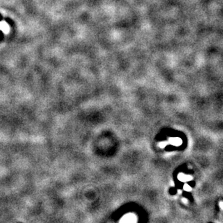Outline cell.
<instances>
[{"label":"cell","mask_w":223,"mask_h":223,"mask_svg":"<svg viewBox=\"0 0 223 223\" xmlns=\"http://www.w3.org/2000/svg\"><path fill=\"white\" fill-rule=\"evenodd\" d=\"M1 19H2V15H0V20H1Z\"/></svg>","instance_id":"cell-1"}]
</instances>
